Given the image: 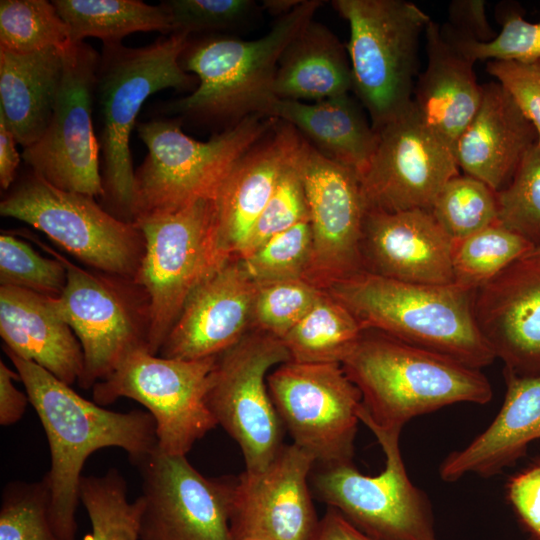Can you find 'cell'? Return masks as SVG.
Masks as SVG:
<instances>
[{
  "label": "cell",
  "instance_id": "83f0119b",
  "mask_svg": "<svg viewBox=\"0 0 540 540\" xmlns=\"http://www.w3.org/2000/svg\"><path fill=\"white\" fill-rule=\"evenodd\" d=\"M268 116L292 125L320 154L360 179L376 149L378 134L363 105L349 93L313 103L276 99Z\"/></svg>",
  "mask_w": 540,
  "mask_h": 540
},
{
  "label": "cell",
  "instance_id": "ac0fdd59",
  "mask_svg": "<svg viewBox=\"0 0 540 540\" xmlns=\"http://www.w3.org/2000/svg\"><path fill=\"white\" fill-rule=\"evenodd\" d=\"M298 168L312 232L304 279L326 290L364 270L361 242L367 209L361 181L354 170L324 157L303 138Z\"/></svg>",
  "mask_w": 540,
  "mask_h": 540
},
{
  "label": "cell",
  "instance_id": "816d5d0a",
  "mask_svg": "<svg viewBox=\"0 0 540 540\" xmlns=\"http://www.w3.org/2000/svg\"><path fill=\"white\" fill-rule=\"evenodd\" d=\"M303 0H264L262 6L272 15L280 17L292 12Z\"/></svg>",
  "mask_w": 540,
  "mask_h": 540
},
{
  "label": "cell",
  "instance_id": "4fadbf2b",
  "mask_svg": "<svg viewBox=\"0 0 540 540\" xmlns=\"http://www.w3.org/2000/svg\"><path fill=\"white\" fill-rule=\"evenodd\" d=\"M290 360L280 339L256 329L216 357L207 404L217 424L238 443L245 471L265 469L283 446V424L267 372Z\"/></svg>",
  "mask_w": 540,
  "mask_h": 540
},
{
  "label": "cell",
  "instance_id": "8fae6325",
  "mask_svg": "<svg viewBox=\"0 0 540 540\" xmlns=\"http://www.w3.org/2000/svg\"><path fill=\"white\" fill-rule=\"evenodd\" d=\"M216 357L180 360L134 351L92 387L93 401L100 406L121 397L139 402L154 418L157 448L186 455L218 425L207 404Z\"/></svg>",
  "mask_w": 540,
  "mask_h": 540
},
{
  "label": "cell",
  "instance_id": "9a60e30c",
  "mask_svg": "<svg viewBox=\"0 0 540 540\" xmlns=\"http://www.w3.org/2000/svg\"><path fill=\"white\" fill-rule=\"evenodd\" d=\"M267 386L293 444L322 465L352 462L362 397L340 363L290 360L267 376Z\"/></svg>",
  "mask_w": 540,
  "mask_h": 540
},
{
  "label": "cell",
  "instance_id": "c3c4849f",
  "mask_svg": "<svg viewBox=\"0 0 540 540\" xmlns=\"http://www.w3.org/2000/svg\"><path fill=\"white\" fill-rule=\"evenodd\" d=\"M15 380H20L18 372L11 370L3 360H0V424L2 426L17 423L24 415L29 402L28 395L15 386Z\"/></svg>",
  "mask_w": 540,
  "mask_h": 540
},
{
  "label": "cell",
  "instance_id": "9c48e42d",
  "mask_svg": "<svg viewBox=\"0 0 540 540\" xmlns=\"http://www.w3.org/2000/svg\"><path fill=\"white\" fill-rule=\"evenodd\" d=\"M3 217L23 221L85 264L134 280L144 254L135 222L123 221L95 198L59 189L29 169L0 202Z\"/></svg>",
  "mask_w": 540,
  "mask_h": 540
},
{
  "label": "cell",
  "instance_id": "f1b7e54d",
  "mask_svg": "<svg viewBox=\"0 0 540 540\" xmlns=\"http://www.w3.org/2000/svg\"><path fill=\"white\" fill-rule=\"evenodd\" d=\"M62 74L63 47L31 53L0 50V115L23 149L46 131Z\"/></svg>",
  "mask_w": 540,
  "mask_h": 540
},
{
  "label": "cell",
  "instance_id": "277c9868",
  "mask_svg": "<svg viewBox=\"0 0 540 540\" xmlns=\"http://www.w3.org/2000/svg\"><path fill=\"white\" fill-rule=\"evenodd\" d=\"M190 36L174 32L151 44L131 48L103 45L97 69L95 101L101 130L98 138L104 188L103 207L134 222L135 170L130 135L143 103L160 90H192L198 81L180 65Z\"/></svg>",
  "mask_w": 540,
  "mask_h": 540
},
{
  "label": "cell",
  "instance_id": "f907efd6",
  "mask_svg": "<svg viewBox=\"0 0 540 540\" xmlns=\"http://www.w3.org/2000/svg\"><path fill=\"white\" fill-rule=\"evenodd\" d=\"M16 144V138L0 115V185L4 190H8L14 183L22 158Z\"/></svg>",
  "mask_w": 540,
  "mask_h": 540
},
{
  "label": "cell",
  "instance_id": "7dc6e473",
  "mask_svg": "<svg viewBox=\"0 0 540 540\" xmlns=\"http://www.w3.org/2000/svg\"><path fill=\"white\" fill-rule=\"evenodd\" d=\"M507 495L523 524L540 540V463L513 476Z\"/></svg>",
  "mask_w": 540,
  "mask_h": 540
},
{
  "label": "cell",
  "instance_id": "bcb514c9",
  "mask_svg": "<svg viewBox=\"0 0 540 540\" xmlns=\"http://www.w3.org/2000/svg\"><path fill=\"white\" fill-rule=\"evenodd\" d=\"M440 29L446 38L457 41L485 43L497 35L483 0H453L448 6V20Z\"/></svg>",
  "mask_w": 540,
  "mask_h": 540
},
{
  "label": "cell",
  "instance_id": "d4e9b609",
  "mask_svg": "<svg viewBox=\"0 0 540 540\" xmlns=\"http://www.w3.org/2000/svg\"><path fill=\"white\" fill-rule=\"evenodd\" d=\"M505 378L500 411L466 447L446 456L439 467L443 481L455 482L468 474L494 476L540 439V374L518 376L505 371Z\"/></svg>",
  "mask_w": 540,
  "mask_h": 540
},
{
  "label": "cell",
  "instance_id": "603a6c76",
  "mask_svg": "<svg viewBox=\"0 0 540 540\" xmlns=\"http://www.w3.org/2000/svg\"><path fill=\"white\" fill-rule=\"evenodd\" d=\"M302 137L290 124L274 127L235 163L214 198L220 245L239 257L281 175L296 157Z\"/></svg>",
  "mask_w": 540,
  "mask_h": 540
},
{
  "label": "cell",
  "instance_id": "ba28073f",
  "mask_svg": "<svg viewBox=\"0 0 540 540\" xmlns=\"http://www.w3.org/2000/svg\"><path fill=\"white\" fill-rule=\"evenodd\" d=\"M134 222L144 238L134 282L148 298V351L157 355L191 293L231 257L219 242L214 198Z\"/></svg>",
  "mask_w": 540,
  "mask_h": 540
},
{
  "label": "cell",
  "instance_id": "d6a6232c",
  "mask_svg": "<svg viewBox=\"0 0 540 540\" xmlns=\"http://www.w3.org/2000/svg\"><path fill=\"white\" fill-rule=\"evenodd\" d=\"M533 249L521 235L496 222L453 242V284L475 291Z\"/></svg>",
  "mask_w": 540,
  "mask_h": 540
},
{
  "label": "cell",
  "instance_id": "2e32d148",
  "mask_svg": "<svg viewBox=\"0 0 540 540\" xmlns=\"http://www.w3.org/2000/svg\"><path fill=\"white\" fill-rule=\"evenodd\" d=\"M136 466L142 478L139 540H233L236 479L205 477L186 455L158 448Z\"/></svg>",
  "mask_w": 540,
  "mask_h": 540
},
{
  "label": "cell",
  "instance_id": "f5cc1de1",
  "mask_svg": "<svg viewBox=\"0 0 540 540\" xmlns=\"http://www.w3.org/2000/svg\"><path fill=\"white\" fill-rule=\"evenodd\" d=\"M525 256L532 257V258L540 260V246L534 248L531 252H529Z\"/></svg>",
  "mask_w": 540,
  "mask_h": 540
},
{
  "label": "cell",
  "instance_id": "681fc988",
  "mask_svg": "<svg viewBox=\"0 0 540 540\" xmlns=\"http://www.w3.org/2000/svg\"><path fill=\"white\" fill-rule=\"evenodd\" d=\"M312 540H375L351 524L341 513L330 508L320 519Z\"/></svg>",
  "mask_w": 540,
  "mask_h": 540
},
{
  "label": "cell",
  "instance_id": "f6af8a7d",
  "mask_svg": "<svg viewBox=\"0 0 540 540\" xmlns=\"http://www.w3.org/2000/svg\"><path fill=\"white\" fill-rule=\"evenodd\" d=\"M486 71L508 92L532 123L540 145V59L529 62L487 61Z\"/></svg>",
  "mask_w": 540,
  "mask_h": 540
},
{
  "label": "cell",
  "instance_id": "6da1fadb",
  "mask_svg": "<svg viewBox=\"0 0 540 540\" xmlns=\"http://www.w3.org/2000/svg\"><path fill=\"white\" fill-rule=\"evenodd\" d=\"M4 351L47 436L51 462L45 476L54 530L62 540H75L81 472L87 458L99 449L118 447L137 465L157 449L154 418L141 410H108L81 397L39 365Z\"/></svg>",
  "mask_w": 540,
  "mask_h": 540
},
{
  "label": "cell",
  "instance_id": "1f68e13d",
  "mask_svg": "<svg viewBox=\"0 0 540 540\" xmlns=\"http://www.w3.org/2000/svg\"><path fill=\"white\" fill-rule=\"evenodd\" d=\"M363 331L348 309L325 291L281 341L292 361L341 364Z\"/></svg>",
  "mask_w": 540,
  "mask_h": 540
},
{
  "label": "cell",
  "instance_id": "74e56055",
  "mask_svg": "<svg viewBox=\"0 0 540 540\" xmlns=\"http://www.w3.org/2000/svg\"><path fill=\"white\" fill-rule=\"evenodd\" d=\"M311 253L312 232L308 220L272 236L261 246L239 258L250 278L259 286L304 279Z\"/></svg>",
  "mask_w": 540,
  "mask_h": 540
},
{
  "label": "cell",
  "instance_id": "d590c367",
  "mask_svg": "<svg viewBox=\"0 0 540 540\" xmlns=\"http://www.w3.org/2000/svg\"><path fill=\"white\" fill-rule=\"evenodd\" d=\"M430 212L456 242L498 221L497 192L472 176L458 174L443 186Z\"/></svg>",
  "mask_w": 540,
  "mask_h": 540
},
{
  "label": "cell",
  "instance_id": "4dcf8cb0",
  "mask_svg": "<svg viewBox=\"0 0 540 540\" xmlns=\"http://www.w3.org/2000/svg\"><path fill=\"white\" fill-rule=\"evenodd\" d=\"M66 23L70 42L87 37L101 39L103 45L120 44L135 32L157 31L171 34V20L163 1L150 5L139 0H53Z\"/></svg>",
  "mask_w": 540,
  "mask_h": 540
},
{
  "label": "cell",
  "instance_id": "f546056e",
  "mask_svg": "<svg viewBox=\"0 0 540 540\" xmlns=\"http://www.w3.org/2000/svg\"><path fill=\"white\" fill-rule=\"evenodd\" d=\"M352 87L346 46L312 19L283 50L273 89L278 99L318 102L348 94Z\"/></svg>",
  "mask_w": 540,
  "mask_h": 540
},
{
  "label": "cell",
  "instance_id": "7bdbcfd3",
  "mask_svg": "<svg viewBox=\"0 0 540 540\" xmlns=\"http://www.w3.org/2000/svg\"><path fill=\"white\" fill-rule=\"evenodd\" d=\"M298 154L299 151L281 175L239 257L252 252L272 236L309 220L307 201L298 168Z\"/></svg>",
  "mask_w": 540,
  "mask_h": 540
},
{
  "label": "cell",
  "instance_id": "5bb4252c",
  "mask_svg": "<svg viewBox=\"0 0 540 540\" xmlns=\"http://www.w3.org/2000/svg\"><path fill=\"white\" fill-rule=\"evenodd\" d=\"M100 53L88 43L63 47V74L53 115L43 136L21 157L53 186L104 197L98 138L92 112Z\"/></svg>",
  "mask_w": 540,
  "mask_h": 540
},
{
  "label": "cell",
  "instance_id": "e0dca14e",
  "mask_svg": "<svg viewBox=\"0 0 540 540\" xmlns=\"http://www.w3.org/2000/svg\"><path fill=\"white\" fill-rule=\"evenodd\" d=\"M376 132L375 152L360 179L367 211H430L443 186L459 174L452 147L412 102Z\"/></svg>",
  "mask_w": 540,
  "mask_h": 540
},
{
  "label": "cell",
  "instance_id": "8d00e7d4",
  "mask_svg": "<svg viewBox=\"0 0 540 540\" xmlns=\"http://www.w3.org/2000/svg\"><path fill=\"white\" fill-rule=\"evenodd\" d=\"M0 540H62L51 519V493L44 477L39 481H11L3 488Z\"/></svg>",
  "mask_w": 540,
  "mask_h": 540
},
{
  "label": "cell",
  "instance_id": "5b68a950",
  "mask_svg": "<svg viewBox=\"0 0 540 540\" xmlns=\"http://www.w3.org/2000/svg\"><path fill=\"white\" fill-rule=\"evenodd\" d=\"M323 2L305 0L280 17L256 40L209 35L189 40L180 65L197 76V87L187 96L164 103L158 111L181 122L229 123L268 112L278 99L274 80L279 58L294 36L313 19Z\"/></svg>",
  "mask_w": 540,
  "mask_h": 540
},
{
  "label": "cell",
  "instance_id": "7c38bea8",
  "mask_svg": "<svg viewBox=\"0 0 540 540\" xmlns=\"http://www.w3.org/2000/svg\"><path fill=\"white\" fill-rule=\"evenodd\" d=\"M366 426L385 454L384 470L368 476L352 462L323 465L312 478L317 497L375 540H439L431 504L406 472L401 431Z\"/></svg>",
  "mask_w": 540,
  "mask_h": 540
},
{
  "label": "cell",
  "instance_id": "4316f807",
  "mask_svg": "<svg viewBox=\"0 0 540 540\" xmlns=\"http://www.w3.org/2000/svg\"><path fill=\"white\" fill-rule=\"evenodd\" d=\"M427 64L418 75L412 103L424 122L452 149L476 114L482 99L474 62L431 20L425 30Z\"/></svg>",
  "mask_w": 540,
  "mask_h": 540
},
{
  "label": "cell",
  "instance_id": "60d3db41",
  "mask_svg": "<svg viewBox=\"0 0 540 540\" xmlns=\"http://www.w3.org/2000/svg\"><path fill=\"white\" fill-rule=\"evenodd\" d=\"M67 273L57 258L38 254L12 234L0 235V284L57 298L63 292Z\"/></svg>",
  "mask_w": 540,
  "mask_h": 540
},
{
  "label": "cell",
  "instance_id": "484cf974",
  "mask_svg": "<svg viewBox=\"0 0 540 540\" xmlns=\"http://www.w3.org/2000/svg\"><path fill=\"white\" fill-rule=\"evenodd\" d=\"M51 297L0 286V335L7 350L47 370L60 381H79L84 367L80 342L56 313Z\"/></svg>",
  "mask_w": 540,
  "mask_h": 540
},
{
  "label": "cell",
  "instance_id": "e575fe53",
  "mask_svg": "<svg viewBox=\"0 0 540 540\" xmlns=\"http://www.w3.org/2000/svg\"><path fill=\"white\" fill-rule=\"evenodd\" d=\"M69 42L68 27L52 1H0V50L31 53Z\"/></svg>",
  "mask_w": 540,
  "mask_h": 540
},
{
  "label": "cell",
  "instance_id": "836d02e7",
  "mask_svg": "<svg viewBox=\"0 0 540 540\" xmlns=\"http://www.w3.org/2000/svg\"><path fill=\"white\" fill-rule=\"evenodd\" d=\"M79 498L92 528L87 540H139L141 501H129L127 482L117 469L82 476Z\"/></svg>",
  "mask_w": 540,
  "mask_h": 540
},
{
  "label": "cell",
  "instance_id": "30bf717a",
  "mask_svg": "<svg viewBox=\"0 0 540 540\" xmlns=\"http://www.w3.org/2000/svg\"><path fill=\"white\" fill-rule=\"evenodd\" d=\"M43 250L60 260L67 273L66 286L53 309L70 326L81 344L84 367L78 381L92 388L108 377L119 364L137 350L148 351V298H140L133 280L87 271L48 245L25 234ZM149 352V351H148Z\"/></svg>",
  "mask_w": 540,
  "mask_h": 540
},
{
  "label": "cell",
  "instance_id": "ffe728a7",
  "mask_svg": "<svg viewBox=\"0 0 540 540\" xmlns=\"http://www.w3.org/2000/svg\"><path fill=\"white\" fill-rule=\"evenodd\" d=\"M258 285L239 257H231L189 296L162 344L165 358L197 360L214 357L252 330Z\"/></svg>",
  "mask_w": 540,
  "mask_h": 540
},
{
  "label": "cell",
  "instance_id": "52a82bcc",
  "mask_svg": "<svg viewBox=\"0 0 540 540\" xmlns=\"http://www.w3.org/2000/svg\"><path fill=\"white\" fill-rule=\"evenodd\" d=\"M349 25L352 91L375 131L412 102L419 43L430 17L405 0H335Z\"/></svg>",
  "mask_w": 540,
  "mask_h": 540
},
{
  "label": "cell",
  "instance_id": "3957f363",
  "mask_svg": "<svg viewBox=\"0 0 540 540\" xmlns=\"http://www.w3.org/2000/svg\"><path fill=\"white\" fill-rule=\"evenodd\" d=\"M344 305L363 330L481 369L495 355L474 316V292L454 284L426 285L360 271L326 290Z\"/></svg>",
  "mask_w": 540,
  "mask_h": 540
},
{
  "label": "cell",
  "instance_id": "f35d334b",
  "mask_svg": "<svg viewBox=\"0 0 540 540\" xmlns=\"http://www.w3.org/2000/svg\"><path fill=\"white\" fill-rule=\"evenodd\" d=\"M498 223L540 246V145L528 151L509 184L497 192Z\"/></svg>",
  "mask_w": 540,
  "mask_h": 540
},
{
  "label": "cell",
  "instance_id": "7402d4cb",
  "mask_svg": "<svg viewBox=\"0 0 540 540\" xmlns=\"http://www.w3.org/2000/svg\"><path fill=\"white\" fill-rule=\"evenodd\" d=\"M452 249L453 241L429 210L366 212L365 271L409 283L453 284Z\"/></svg>",
  "mask_w": 540,
  "mask_h": 540
},
{
  "label": "cell",
  "instance_id": "7a4b0ae2",
  "mask_svg": "<svg viewBox=\"0 0 540 540\" xmlns=\"http://www.w3.org/2000/svg\"><path fill=\"white\" fill-rule=\"evenodd\" d=\"M341 366L359 389L360 422L399 430L412 418L455 403L486 404L492 387L480 371L445 355L364 330Z\"/></svg>",
  "mask_w": 540,
  "mask_h": 540
},
{
  "label": "cell",
  "instance_id": "b9f144b4",
  "mask_svg": "<svg viewBox=\"0 0 540 540\" xmlns=\"http://www.w3.org/2000/svg\"><path fill=\"white\" fill-rule=\"evenodd\" d=\"M501 30L485 43L446 38L474 63L478 60L529 62L540 59V21L523 18L519 5L500 3L496 9ZM442 33V32H441Z\"/></svg>",
  "mask_w": 540,
  "mask_h": 540
},
{
  "label": "cell",
  "instance_id": "d6986e66",
  "mask_svg": "<svg viewBox=\"0 0 540 540\" xmlns=\"http://www.w3.org/2000/svg\"><path fill=\"white\" fill-rule=\"evenodd\" d=\"M315 459L283 445L263 470L236 479L230 513L233 540H312L320 520L308 478Z\"/></svg>",
  "mask_w": 540,
  "mask_h": 540
},
{
  "label": "cell",
  "instance_id": "ee69618b",
  "mask_svg": "<svg viewBox=\"0 0 540 540\" xmlns=\"http://www.w3.org/2000/svg\"><path fill=\"white\" fill-rule=\"evenodd\" d=\"M172 33H215L242 23L256 6L252 0H168Z\"/></svg>",
  "mask_w": 540,
  "mask_h": 540
},
{
  "label": "cell",
  "instance_id": "8992f818",
  "mask_svg": "<svg viewBox=\"0 0 540 540\" xmlns=\"http://www.w3.org/2000/svg\"><path fill=\"white\" fill-rule=\"evenodd\" d=\"M278 119L249 115L207 141L184 133L178 118L137 122L148 153L135 169V219L181 210L216 193L238 159Z\"/></svg>",
  "mask_w": 540,
  "mask_h": 540
},
{
  "label": "cell",
  "instance_id": "ab89813d",
  "mask_svg": "<svg viewBox=\"0 0 540 540\" xmlns=\"http://www.w3.org/2000/svg\"><path fill=\"white\" fill-rule=\"evenodd\" d=\"M305 279L259 285L252 314V329L282 339L324 294Z\"/></svg>",
  "mask_w": 540,
  "mask_h": 540
},
{
  "label": "cell",
  "instance_id": "cb8c5ba5",
  "mask_svg": "<svg viewBox=\"0 0 540 540\" xmlns=\"http://www.w3.org/2000/svg\"><path fill=\"white\" fill-rule=\"evenodd\" d=\"M537 140L532 123L495 81L482 84L480 106L458 138L454 153L459 169L499 192Z\"/></svg>",
  "mask_w": 540,
  "mask_h": 540
},
{
  "label": "cell",
  "instance_id": "44dd1931",
  "mask_svg": "<svg viewBox=\"0 0 540 540\" xmlns=\"http://www.w3.org/2000/svg\"><path fill=\"white\" fill-rule=\"evenodd\" d=\"M477 327L505 371L540 374V260L523 256L474 292Z\"/></svg>",
  "mask_w": 540,
  "mask_h": 540
}]
</instances>
